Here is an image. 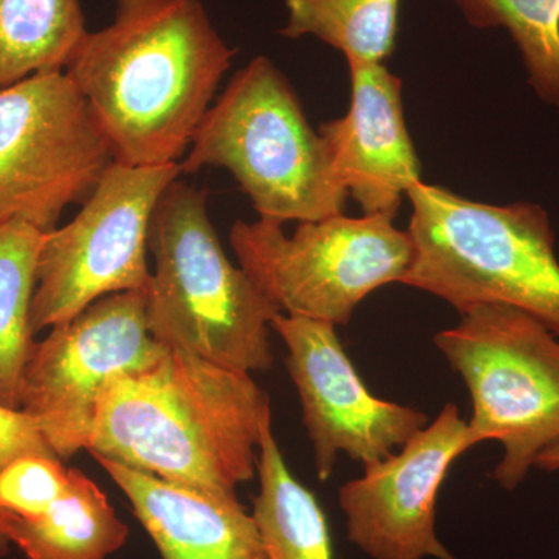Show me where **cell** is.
I'll list each match as a JSON object with an SVG mask.
<instances>
[{"label": "cell", "mask_w": 559, "mask_h": 559, "mask_svg": "<svg viewBox=\"0 0 559 559\" xmlns=\"http://www.w3.org/2000/svg\"><path fill=\"white\" fill-rule=\"evenodd\" d=\"M64 72L90 106L114 160L179 164L212 106L231 49L201 0H114Z\"/></svg>", "instance_id": "1"}, {"label": "cell", "mask_w": 559, "mask_h": 559, "mask_svg": "<svg viewBox=\"0 0 559 559\" xmlns=\"http://www.w3.org/2000/svg\"><path fill=\"white\" fill-rule=\"evenodd\" d=\"M271 399L249 373L168 348L103 390L87 451L205 495L234 498L257 474Z\"/></svg>", "instance_id": "2"}, {"label": "cell", "mask_w": 559, "mask_h": 559, "mask_svg": "<svg viewBox=\"0 0 559 559\" xmlns=\"http://www.w3.org/2000/svg\"><path fill=\"white\" fill-rule=\"evenodd\" d=\"M148 249L154 270L145 305L154 340L224 369H271L278 308L224 252L205 190L170 183L154 209Z\"/></svg>", "instance_id": "3"}, {"label": "cell", "mask_w": 559, "mask_h": 559, "mask_svg": "<svg viewBox=\"0 0 559 559\" xmlns=\"http://www.w3.org/2000/svg\"><path fill=\"white\" fill-rule=\"evenodd\" d=\"M407 198L414 257L401 285L439 297L459 314L480 304L510 305L559 336V261L546 210L484 204L425 182Z\"/></svg>", "instance_id": "4"}, {"label": "cell", "mask_w": 559, "mask_h": 559, "mask_svg": "<svg viewBox=\"0 0 559 559\" xmlns=\"http://www.w3.org/2000/svg\"><path fill=\"white\" fill-rule=\"evenodd\" d=\"M179 165L182 175L224 168L260 218L282 224L340 215L348 198L322 135L267 57L253 58L231 76Z\"/></svg>", "instance_id": "5"}, {"label": "cell", "mask_w": 559, "mask_h": 559, "mask_svg": "<svg viewBox=\"0 0 559 559\" xmlns=\"http://www.w3.org/2000/svg\"><path fill=\"white\" fill-rule=\"evenodd\" d=\"M460 318L433 344L468 389L469 448L499 441L492 479L513 491L559 443V336L510 305H476Z\"/></svg>", "instance_id": "6"}, {"label": "cell", "mask_w": 559, "mask_h": 559, "mask_svg": "<svg viewBox=\"0 0 559 559\" xmlns=\"http://www.w3.org/2000/svg\"><path fill=\"white\" fill-rule=\"evenodd\" d=\"M230 246L246 274L282 314L347 326L360 301L401 283L414 257L411 235L393 219L344 213L299 223L235 221Z\"/></svg>", "instance_id": "7"}, {"label": "cell", "mask_w": 559, "mask_h": 559, "mask_svg": "<svg viewBox=\"0 0 559 559\" xmlns=\"http://www.w3.org/2000/svg\"><path fill=\"white\" fill-rule=\"evenodd\" d=\"M179 164L131 167L114 162L75 218L44 234L31 326L33 336L79 316L102 297L148 288V235Z\"/></svg>", "instance_id": "8"}, {"label": "cell", "mask_w": 559, "mask_h": 559, "mask_svg": "<svg viewBox=\"0 0 559 559\" xmlns=\"http://www.w3.org/2000/svg\"><path fill=\"white\" fill-rule=\"evenodd\" d=\"M108 140L75 84L44 72L0 87V224L57 229L114 164Z\"/></svg>", "instance_id": "9"}, {"label": "cell", "mask_w": 559, "mask_h": 559, "mask_svg": "<svg viewBox=\"0 0 559 559\" xmlns=\"http://www.w3.org/2000/svg\"><path fill=\"white\" fill-rule=\"evenodd\" d=\"M168 347L154 340L145 293L110 294L33 342L20 382V411L61 460L87 450L103 390L153 366Z\"/></svg>", "instance_id": "10"}, {"label": "cell", "mask_w": 559, "mask_h": 559, "mask_svg": "<svg viewBox=\"0 0 559 559\" xmlns=\"http://www.w3.org/2000/svg\"><path fill=\"white\" fill-rule=\"evenodd\" d=\"M271 330L288 349L286 367L299 393L319 480L330 479L341 454L371 465L390 457L429 425L425 412L371 395L336 326L280 312Z\"/></svg>", "instance_id": "11"}, {"label": "cell", "mask_w": 559, "mask_h": 559, "mask_svg": "<svg viewBox=\"0 0 559 559\" xmlns=\"http://www.w3.org/2000/svg\"><path fill=\"white\" fill-rule=\"evenodd\" d=\"M469 450L468 421L444 404L399 451L342 485L349 543L370 559H457L437 533V500L452 463Z\"/></svg>", "instance_id": "12"}, {"label": "cell", "mask_w": 559, "mask_h": 559, "mask_svg": "<svg viewBox=\"0 0 559 559\" xmlns=\"http://www.w3.org/2000/svg\"><path fill=\"white\" fill-rule=\"evenodd\" d=\"M352 105L319 127L334 175L364 215L395 219L421 165L404 119L403 81L384 62L347 61Z\"/></svg>", "instance_id": "13"}, {"label": "cell", "mask_w": 559, "mask_h": 559, "mask_svg": "<svg viewBox=\"0 0 559 559\" xmlns=\"http://www.w3.org/2000/svg\"><path fill=\"white\" fill-rule=\"evenodd\" d=\"M95 460L130 500L162 559H270L255 518L238 496L205 495L108 459Z\"/></svg>", "instance_id": "14"}, {"label": "cell", "mask_w": 559, "mask_h": 559, "mask_svg": "<svg viewBox=\"0 0 559 559\" xmlns=\"http://www.w3.org/2000/svg\"><path fill=\"white\" fill-rule=\"evenodd\" d=\"M0 532L28 559H109L127 544L130 528L100 487L70 468L61 496L32 520H0Z\"/></svg>", "instance_id": "15"}, {"label": "cell", "mask_w": 559, "mask_h": 559, "mask_svg": "<svg viewBox=\"0 0 559 559\" xmlns=\"http://www.w3.org/2000/svg\"><path fill=\"white\" fill-rule=\"evenodd\" d=\"M259 495L252 514L270 559H333L329 521L318 499L290 474L272 428L261 425L257 452Z\"/></svg>", "instance_id": "16"}, {"label": "cell", "mask_w": 559, "mask_h": 559, "mask_svg": "<svg viewBox=\"0 0 559 559\" xmlns=\"http://www.w3.org/2000/svg\"><path fill=\"white\" fill-rule=\"evenodd\" d=\"M86 35L80 0H0V87L61 72Z\"/></svg>", "instance_id": "17"}, {"label": "cell", "mask_w": 559, "mask_h": 559, "mask_svg": "<svg viewBox=\"0 0 559 559\" xmlns=\"http://www.w3.org/2000/svg\"><path fill=\"white\" fill-rule=\"evenodd\" d=\"M43 231L0 224V406L20 411V382L33 345L32 301Z\"/></svg>", "instance_id": "18"}, {"label": "cell", "mask_w": 559, "mask_h": 559, "mask_svg": "<svg viewBox=\"0 0 559 559\" xmlns=\"http://www.w3.org/2000/svg\"><path fill=\"white\" fill-rule=\"evenodd\" d=\"M288 21L280 35L314 36L347 61L384 62L395 49L400 0H285Z\"/></svg>", "instance_id": "19"}, {"label": "cell", "mask_w": 559, "mask_h": 559, "mask_svg": "<svg viewBox=\"0 0 559 559\" xmlns=\"http://www.w3.org/2000/svg\"><path fill=\"white\" fill-rule=\"evenodd\" d=\"M473 27H503L520 50L528 83L559 110V0H455Z\"/></svg>", "instance_id": "20"}, {"label": "cell", "mask_w": 559, "mask_h": 559, "mask_svg": "<svg viewBox=\"0 0 559 559\" xmlns=\"http://www.w3.org/2000/svg\"><path fill=\"white\" fill-rule=\"evenodd\" d=\"M70 484V468L51 452H28L0 471V520H32Z\"/></svg>", "instance_id": "21"}, {"label": "cell", "mask_w": 559, "mask_h": 559, "mask_svg": "<svg viewBox=\"0 0 559 559\" xmlns=\"http://www.w3.org/2000/svg\"><path fill=\"white\" fill-rule=\"evenodd\" d=\"M51 452L43 433L24 412L0 406V471L22 454ZM57 455V454H55ZM11 544L0 532V558L10 554Z\"/></svg>", "instance_id": "22"}, {"label": "cell", "mask_w": 559, "mask_h": 559, "mask_svg": "<svg viewBox=\"0 0 559 559\" xmlns=\"http://www.w3.org/2000/svg\"><path fill=\"white\" fill-rule=\"evenodd\" d=\"M535 468L546 471V473H557L559 471V443L539 455Z\"/></svg>", "instance_id": "23"}]
</instances>
